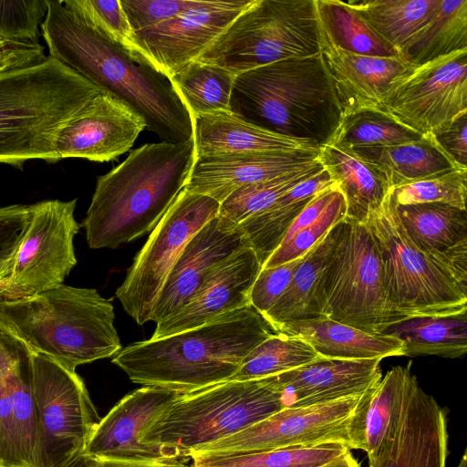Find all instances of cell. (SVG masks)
Listing matches in <instances>:
<instances>
[{
    "mask_svg": "<svg viewBox=\"0 0 467 467\" xmlns=\"http://www.w3.org/2000/svg\"><path fill=\"white\" fill-rule=\"evenodd\" d=\"M347 3L381 38L400 52L407 41L429 21L440 0H350Z\"/></svg>",
    "mask_w": 467,
    "mask_h": 467,
    "instance_id": "obj_37",
    "label": "cell"
},
{
    "mask_svg": "<svg viewBox=\"0 0 467 467\" xmlns=\"http://www.w3.org/2000/svg\"><path fill=\"white\" fill-rule=\"evenodd\" d=\"M320 317L365 332L381 334L411 318L391 301L376 240L361 222L345 218L319 282Z\"/></svg>",
    "mask_w": 467,
    "mask_h": 467,
    "instance_id": "obj_8",
    "label": "cell"
},
{
    "mask_svg": "<svg viewBox=\"0 0 467 467\" xmlns=\"http://www.w3.org/2000/svg\"><path fill=\"white\" fill-rule=\"evenodd\" d=\"M319 150L196 156L184 187L219 203L246 184L274 179L318 161Z\"/></svg>",
    "mask_w": 467,
    "mask_h": 467,
    "instance_id": "obj_21",
    "label": "cell"
},
{
    "mask_svg": "<svg viewBox=\"0 0 467 467\" xmlns=\"http://www.w3.org/2000/svg\"><path fill=\"white\" fill-rule=\"evenodd\" d=\"M350 150L384 175L389 190L436 174L463 170L443 151L431 133L404 144Z\"/></svg>",
    "mask_w": 467,
    "mask_h": 467,
    "instance_id": "obj_31",
    "label": "cell"
},
{
    "mask_svg": "<svg viewBox=\"0 0 467 467\" xmlns=\"http://www.w3.org/2000/svg\"><path fill=\"white\" fill-rule=\"evenodd\" d=\"M180 393L142 387L123 397L96 425L84 450L93 458L150 460L183 458L174 447L141 441L146 428L180 397Z\"/></svg>",
    "mask_w": 467,
    "mask_h": 467,
    "instance_id": "obj_18",
    "label": "cell"
},
{
    "mask_svg": "<svg viewBox=\"0 0 467 467\" xmlns=\"http://www.w3.org/2000/svg\"><path fill=\"white\" fill-rule=\"evenodd\" d=\"M417 383L410 363L392 368L367 389L348 423V448L364 451L372 461L395 432Z\"/></svg>",
    "mask_w": 467,
    "mask_h": 467,
    "instance_id": "obj_26",
    "label": "cell"
},
{
    "mask_svg": "<svg viewBox=\"0 0 467 467\" xmlns=\"http://www.w3.org/2000/svg\"><path fill=\"white\" fill-rule=\"evenodd\" d=\"M146 128L144 119L126 103L101 91L68 119L58 131L59 160L112 161L130 150Z\"/></svg>",
    "mask_w": 467,
    "mask_h": 467,
    "instance_id": "obj_19",
    "label": "cell"
},
{
    "mask_svg": "<svg viewBox=\"0 0 467 467\" xmlns=\"http://www.w3.org/2000/svg\"><path fill=\"white\" fill-rule=\"evenodd\" d=\"M41 34L50 57L137 111L162 141L193 138L192 116L171 78L137 51L113 41L58 0H48Z\"/></svg>",
    "mask_w": 467,
    "mask_h": 467,
    "instance_id": "obj_1",
    "label": "cell"
},
{
    "mask_svg": "<svg viewBox=\"0 0 467 467\" xmlns=\"http://www.w3.org/2000/svg\"><path fill=\"white\" fill-rule=\"evenodd\" d=\"M361 396L284 408L244 430L192 451L189 458L192 454H245L327 443L348 446V423Z\"/></svg>",
    "mask_w": 467,
    "mask_h": 467,
    "instance_id": "obj_15",
    "label": "cell"
},
{
    "mask_svg": "<svg viewBox=\"0 0 467 467\" xmlns=\"http://www.w3.org/2000/svg\"><path fill=\"white\" fill-rule=\"evenodd\" d=\"M220 203L182 190L134 257L116 296L138 325L152 321L164 283L189 240L216 217Z\"/></svg>",
    "mask_w": 467,
    "mask_h": 467,
    "instance_id": "obj_11",
    "label": "cell"
},
{
    "mask_svg": "<svg viewBox=\"0 0 467 467\" xmlns=\"http://www.w3.org/2000/svg\"><path fill=\"white\" fill-rule=\"evenodd\" d=\"M275 332L300 337L325 358L358 360L403 356V342L399 338L365 332L325 317L288 322Z\"/></svg>",
    "mask_w": 467,
    "mask_h": 467,
    "instance_id": "obj_28",
    "label": "cell"
},
{
    "mask_svg": "<svg viewBox=\"0 0 467 467\" xmlns=\"http://www.w3.org/2000/svg\"><path fill=\"white\" fill-rule=\"evenodd\" d=\"M458 467H467V464H466V453H464L462 455V458Z\"/></svg>",
    "mask_w": 467,
    "mask_h": 467,
    "instance_id": "obj_55",
    "label": "cell"
},
{
    "mask_svg": "<svg viewBox=\"0 0 467 467\" xmlns=\"http://www.w3.org/2000/svg\"><path fill=\"white\" fill-rule=\"evenodd\" d=\"M274 333L250 306L195 328L131 343L111 361L136 384L185 394L231 379L247 355Z\"/></svg>",
    "mask_w": 467,
    "mask_h": 467,
    "instance_id": "obj_2",
    "label": "cell"
},
{
    "mask_svg": "<svg viewBox=\"0 0 467 467\" xmlns=\"http://www.w3.org/2000/svg\"><path fill=\"white\" fill-rule=\"evenodd\" d=\"M62 3L97 30L131 49L133 32L120 0H66Z\"/></svg>",
    "mask_w": 467,
    "mask_h": 467,
    "instance_id": "obj_46",
    "label": "cell"
},
{
    "mask_svg": "<svg viewBox=\"0 0 467 467\" xmlns=\"http://www.w3.org/2000/svg\"><path fill=\"white\" fill-rule=\"evenodd\" d=\"M317 158L345 198V218L363 222L368 211L388 195L389 186L384 175L352 150L326 144L319 148Z\"/></svg>",
    "mask_w": 467,
    "mask_h": 467,
    "instance_id": "obj_30",
    "label": "cell"
},
{
    "mask_svg": "<svg viewBox=\"0 0 467 467\" xmlns=\"http://www.w3.org/2000/svg\"><path fill=\"white\" fill-rule=\"evenodd\" d=\"M346 212V201L338 188L320 216L315 222L295 234L290 239L281 243L264 263L262 268L279 265L303 256L334 225L345 219Z\"/></svg>",
    "mask_w": 467,
    "mask_h": 467,
    "instance_id": "obj_44",
    "label": "cell"
},
{
    "mask_svg": "<svg viewBox=\"0 0 467 467\" xmlns=\"http://www.w3.org/2000/svg\"><path fill=\"white\" fill-rule=\"evenodd\" d=\"M237 75L215 65L192 61L176 70L171 80L192 118L230 111V99Z\"/></svg>",
    "mask_w": 467,
    "mask_h": 467,
    "instance_id": "obj_38",
    "label": "cell"
},
{
    "mask_svg": "<svg viewBox=\"0 0 467 467\" xmlns=\"http://www.w3.org/2000/svg\"><path fill=\"white\" fill-rule=\"evenodd\" d=\"M380 361L320 358L273 378L284 408L306 407L363 394L382 378Z\"/></svg>",
    "mask_w": 467,
    "mask_h": 467,
    "instance_id": "obj_24",
    "label": "cell"
},
{
    "mask_svg": "<svg viewBox=\"0 0 467 467\" xmlns=\"http://www.w3.org/2000/svg\"><path fill=\"white\" fill-rule=\"evenodd\" d=\"M395 210L416 246L467 286V210L442 202L395 203Z\"/></svg>",
    "mask_w": 467,
    "mask_h": 467,
    "instance_id": "obj_25",
    "label": "cell"
},
{
    "mask_svg": "<svg viewBox=\"0 0 467 467\" xmlns=\"http://www.w3.org/2000/svg\"><path fill=\"white\" fill-rule=\"evenodd\" d=\"M320 358L300 337L275 332L247 355L231 379H262L295 369Z\"/></svg>",
    "mask_w": 467,
    "mask_h": 467,
    "instance_id": "obj_41",
    "label": "cell"
},
{
    "mask_svg": "<svg viewBox=\"0 0 467 467\" xmlns=\"http://www.w3.org/2000/svg\"><path fill=\"white\" fill-rule=\"evenodd\" d=\"M77 200H48L31 204L30 220L0 289V299L42 292L64 283L77 265L74 238L79 224Z\"/></svg>",
    "mask_w": 467,
    "mask_h": 467,
    "instance_id": "obj_13",
    "label": "cell"
},
{
    "mask_svg": "<svg viewBox=\"0 0 467 467\" xmlns=\"http://www.w3.org/2000/svg\"><path fill=\"white\" fill-rule=\"evenodd\" d=\"M284 409L273 376L229 379L189 393L158 416L141 441L176 448L182 457L192 451L244 430Z\"/></svg>",
    "mask_w": 467,
    "mask_h": 467,
    "instance_id": "obj_7",
    "label": "cell"
},
{
    "mask_svg": "<svg viewBox=\"0 0 467 467\" xmlns=\"http://www.w3.org/2000/svg\"><path fill=\"white\" fill-rule=\"evenodd\" d=\"M431 133L451 161L461 169L467 170V112Z\"/></svg>",
    "mask_w": 467,
    "mask_h": 467,
    "instance_id": "obj_50",
    "label": "cell"
},
{
    "mask_svg": "<svg viewBox=\"0 0 467 467\" xmlns=\"http://www.w3.org/2000/svg\"><path fill=\"white\" fill-rule=\"evenodd\" d=\"M342 221L303 256L288 286L264 316L274 331L288 322L320 317L317 304L319 282L338 239Z\"/></svg>",
    "mask_w": 467,
    "mask_h": 467,
    "instance_id": "obj_33",
    "label": "cell"
},
{
    "mask_svg": "<svg viewBox=\"0 0 467 467\" xmlns=\"http://www.w3.org/2000/svg\"><path fill=\"white\" fill-rule=\"evenodd\" d=\"M447 455L445 411L417 383L395 432L368 467H446Z\"/></svg>",
    "mask_w": 467,
    "mask_h": 467,
    "instance_id": "obj_22",
    "label": "cell"
},
{
    "mask_svg": "<svg viewBox=\"0 0 467 467\" xmlns=\"http://www.w3.org/2000/svg\"><path fill=\"white\" fill-rule=\"evenodd\" d=\"M57 467H92L90 458L84 451H78Z\"/></svg>",
    "mask_w": 467,
    "mask_h": 467,
    "instance_id": "obj_53",
    "label": "cell"
},
{
    "mask_svg": "<svg viewBox=\"0 0 467 467\" xmlns=\"http://www.w3.org/2000/svg\"><path fill=\"white\" fill-rule=\"evenodd\" d=\"M317 467H360V465L358 462V461L354 458L349 450L339 458L328 463Z\"/></svg>",
    "mask_w": 467,
    "mask_h": 467,
    "instance_id": "obj_54",
    "label": "cell"
},
{
    "mask_svg": "<svg viewBox=\"0 0 467 467\" xmlns=\"http://www.w3.org/2000/svg\"><path fill=\"white\" fill-rule=\"evenodd\" d=\"M381 334L401 340L403 356L462 358L467 351V312L407 318Z\"/></svg>",
    "mask_w": 467,
    "mask_h": 467,
    "instance_id": "obj_35",
    "label": "cell"
},
{
    "mask_svg": "<svg viewBox=\"0 0 467 467\" xmlns=\"http://www.w3.org/2000/svg\"><path fill=\"white\" fill-rule=\"evenodd\" d=\"M193 138L147 143L98 177L81 227L92 249L117 248L151 232L189 179Z\"/></svg>",
    "mask_w": 467,
    "mask_h": 467,
    "instance_id": "obj_3",
    "label": "cell"
},
{
    "mask_svg": "<svg viewBox=\"0 0 467 467\" xmlns=\"http://www.w3.org/2000/svg\"><path fill=\"white\" fill-rule=\"evenodd\" d=\"M262 265L256 252L247 245L220 261L187 305L156 323L150 338L195 328L217 317L250 306L251 288Z\"/></svg>",
    "mask_w": 467,
    "mask_h": 467,
    "instance_id": "obj_20",
    "label": "cell"
},
{
    "mask_svg": "<svg viewBox=\"0 0 467 467\" xmlns=\"http://www.w3.org/2000/svg\"><path fill=\"white\" fill-rule=\"evenodd\" d=\"M303 256L279 265L261 269L251 288L250 305L263 317L285 292Z\"/></svg>",
    "mask_w": 467,
    "mask_h": 467,
    "instance_id": "obj_49",
    "label": "cell"
},
{
    "mask_svg": "<svg viewBox=\"0 0 467 467\" xmlns=\"http://www.w3.org/2000/svg\"><path fill=\"white\" fill-rule=\"evenodd\" d=\"M361 223L376 240L388 294L402 313L417 317L467 312V286L411 241L389 192Z\"/></svg>",
    "mask_w": 467,
    "mask_h": 467,
    "instance_id": "obj_10",
    "label": "cell"
},
{
    "mask_svg": "<svg viewBox=\"0 0 467 467\" xmlns=\"http://www.w3.org/2000/svg\"><path fill=\"white\" fill-rule=\"evenodd\" d=\"M254 0H198L182 14L134 32L131 49L169 78L196 60Z\"/></svg>",
    "mask_w": 467,
    "mask_h": 467,
    "instance_id": "obj_17",
    "label": "cell"
},
{
    "mask_svg": "<svg viewBox=\"0 0 467 467\" xmlns=\"http://www.w3.org/2000/svg\"><path fill=\"white\" fill-rule=\"evenodd\" d=\"M101 91L48 56L0 75V163L22 168L31 160L57 162L64 123Z\"/></svg>",
    "mask_w": 467,
    "mask_h": 467,
    "instance_id": "obj_6",
    "label": "cell"
},
{
    "mask_svg": "<svg viewBox=\"0 0 467 467\" xmlns=\"http://www.w3.org/2000/svg\"><path fill=\"white\" fill-rule=\"evenodd\" d=\"M320 56L341 118L364 109H384L383 99L391 82L413 66L401 58L362 56L337 48L323 50Z\"/></svg>",
    "mask_w": 467,
    "mask_h": 467,
    "instance_id": "obj_27",
    "label": "cell"
},
{
    "mask_svg": "<svg viewBox=\"0 0 467 467\" xmlns=\"http://www.w3.org/2000/svg\"><path fill=\"white\" fill-rule=\"evenodd\" d=\"M462 50H467V0H440L400 53L407 63L420 66Z\"/></svg>",
    "mask_w": 467,
    "mask_h": 467,
    "instance_id": "obj_36",
    "label": "cell"
},
{
    "mask_svg": "<svg viewBox=\"0 0 467 467\" xmlns=\"http://www.w3.org/2000/svg\"><path fill=\"white\" fill-rule=\"evenodd\" d=\"M89 458L92 467H193L191 458H161L140 461Z\"/></svg>",
    "mask_w": 467,
    "mask_h": 467,
    "instance_id": "obj_52",
    "label": "cell"
},
{
    "mask_svg": "<svg viewBox=\"0 0 467 467\" xmlns=\"http://www.w3.org/2000/svg\"><path fill=\"white\" fill-rule=\"evenodd\" d=\"M333 183L328 172L323 169L293 187L268 208L240 223L237 227L244 244L256 252L264 265L312 197Z\"/></svg>",
    "mask_w": 467,
    "mask_h": 467,
    "instance_id": "obj_32",
    "label": "cell"
},
{
    "mask_svg": "<svg viewBox=\"0 0 467 467\" xmlns=\"http://www.w3.org/2000/svg\"><path fill=\"white\" fill-rule=\"evenodd\" d=\"M198 0H120L132 32L161 24L196 5Z\"/></svg>",
    "mask_w": 467,
    "mask_h": 467,
    "instance_id": "obj_48",
    "label": "cell"
},
{
    "mask_svg": "<svg viewBox=\"0 0 467 467\" xmlns=\"http://www.w3.org/2000/svg\"><path fill=\"white\" fill-rule=\"evenodd\" d=\"M114 318L110 299L94 288L64 283L33 295L0 299V326L32 353L72 371L121 350Z\"/></svg>",
    "mask_w": 467,
    "mask_h": 467,
    "instance_id": "obj_4",
    "label": "cell"
},
{
    "mask_svg": "<svg viewBox=\"0 0 467 467\" xmlns=\"http://www.w3.org/2000/svg\"><path fill=\"white\" fill-rule=\"evenodd\" d=\"M32 382L44 467H57L85 450L100 420L76 371L32 354Z\"/></svg>",
    "mask_w": 467,
    "mask_h": 467,
    "instance_id": "obj_12",
    "label": "cell"
},
{
    "mask_svg": "<svg viewBox=\"0 0 467 467\" xmlns=\"http://www.w3.org/2000/svg\"><path fill=\"white\" fill-rule=\"evenodd\" d=\"M48 0L0 1V39L39 44Z\"/></svg>",
    "mask_w": 467,
    "mask_h": 467,
    "instance_id": "obj_45",
    "label": "cell"
},
{
    "mask_svg": "<svg viewBox=\"0 0 467 467\" xmlns=\"http://www.w3.org/2000/svg\"><path fill=\"white\" fill-rule=\"evenodd\" d=\"M383 109L422 136L467 112V50L411 66L389 85Z\"/></svg>",
    "mask_w": 467,
    "mask_h": 467,
    "instance_id": "obj_14",
    "label": "cell"
},
{
    "mask_svg": "<svg viewBox=\"0 0 467 467\" xmlns=\"http://www.w3.org/2000/svg\"><path fill=\"white\" fill-rule=\"evenodd\" d=\"M421 137L384 109H364L342 117L327 144L347 149L393 146L415 141Z\"/></svg>",
    "mask_w": 467,
    "mask_h": 467,
    "instance_id": "obj_40",
    "label": "cell"
},
{
    "mask_svg": "<svg viewBox=\"0 0 467 467\" xmlns=\"http://www.w3.org/2000/svg\"><path fill=\"white\" fill-rule=\"evenodd\" d=\"M398 205L442 202L466 209L467 170H453L389 190Z\"/></svg>",
    "mask_w": 467,
    "mask_h": 467,
    "instance_id": "obj_43",
    "label": "cell"
},
{
    "mask_svg": "<svg viewBox=\"0 0 467 467\" xmlns=\"http://www.w3.org/2000/svg\"><path fill=\"white\" fill-rule=\"evenodd\" d=\"M244 246L236 224L219 215L210 220L193 234L177 258L155 304L152 321H162L182 309L209 271Z\"/></svg>",
    "mask_w": 467,
    "mask_h": 467,
    "instance_id": "obj_23",
    "label": "cell"
},
{
    "mask_svg": "<svg viewBox=\"0 0 467 467\" xmlns=\"http://www.w3.org/2000/svg\"><path fill=\"white\" fill-rule=\"evenodd\" d=\"M32 352L0 326V467H44Z\"/></svg>",
    "mask_w": 467,
    "mask_h": 467,
    "instance_id": "obj_16",
    "label": "cell"
},
{
    "mask_svg": "<svg viewBox=\"0 0 467 467\" xmlns=\"http://www.w3.org/2000/svg\"><path fill=\"white\" fill-rule=\"evenodd\" d=\"M315 4L321 51L337 48L362 56L401 58L400 52L381 38L347 2L315 0Z\"/></svg>",
    "mask_w": 467,
    "mask_h": 467,
    "instance_id": "obj_34",
    "label": "cell"
},
{
    "mask_svg": "<svg viewBox=\"0 0 467 467\" xmlns=\"http://www.w3.org/2000/svg\"><path fill=\"white\" fill-rule=\"evenodd\" d=\"M193 119L196 156L227 152H274L319 150L303 140L252 125L231 111L201 114Z\"/></svg>",
    "mask_w": 467,
    "mask_h": 467,
    "instance_id": "obj_29",
    "label": "cell"
},
{
    "mask_svg": "<svg viewBox=\"0 0 467 467\" xmlns=\"http://www.w3.org/2000/svg\"><path fill=\"white\" fill-rule=\"evenodd\" d=\"M323 169L317 161L274 179L242 186L220 203L218 215L238 225L250 216L268 208L293 187Z\"/></svg>",
    "mask_w": 467,
    "mask_h": 467,
    "instance_id": "obj_42",
    "label": "cell"
},
{
    "mask_svg": "<svg viewBox=\"0 0 467 467\" xmlns=\"http://www.w3.org/2000/svg\"><path fill=\"white\" fill-rule=\"evenodd\" d=\"M350 449L342 443L286 447L245 454H192L193 467H317L328 463Z\"/></svg>",
    "mask_w": 467,
    "mask_h": 467,
    "instance_id": "obj_39",
    "label": "cell"
},
{
    "mask_svg": "<svg viewBox=\"0 0 467 467\" xmlns=\"http://www.w3.org/2000/svg\"><path fill=\"white\" fill-rule=\"evenodd\" d=\"M47 56L40 44L0 39V75L16 68L36 65Z\"/></svg>",
    "mask_w": 467,
    "mask_h": 467,
    "instance_id": "obj_51",
    "label": "cell"
},
{
    "mask_svg": "<svg viewBox=\"0 0 467 467\" xmlns=\"http://www.w3.org/2000/svg\"><path fill=\"white\" fill-rule=\"evenodd\" d=\"M230 111L252 125L318 149L329 142L341 120L320 54L283 59L238 74Z\"/></svg>",
    "mask_w": 467,
    "mask_h": 467,
    "instance_id": "obj_5",
    "label": "cell"
},
{
    "mask_svg": "<svg viewBox=\"0 0 467 467\" xmlns=\"http://www.w3.org/2000/svg\"><path fill=\"white\" fill-rule=\"evenodd\" d=\"M31 210V204L0 207V289L27 228Z\"/></svg>",
    "mask_w": 467,
    "mask_h": 467,
    "instance_id": "obj_47",
    "label": "cell"
},
{
    "mask_svg": "<svg viewBox=\"0 0 467 467\" xmlns=\"http://www.w3.org/2000/svg\"><path fill=\"white\" fill-rule=\"evenodd\" d=\"M320 51L315 0H254L196 61L238 75Z\"/></svg>",
    "mask_w": 467,
    "mask_h": 467,
    "instance_id": "obj_9",
    "label": "cell"
}]
</instances>
